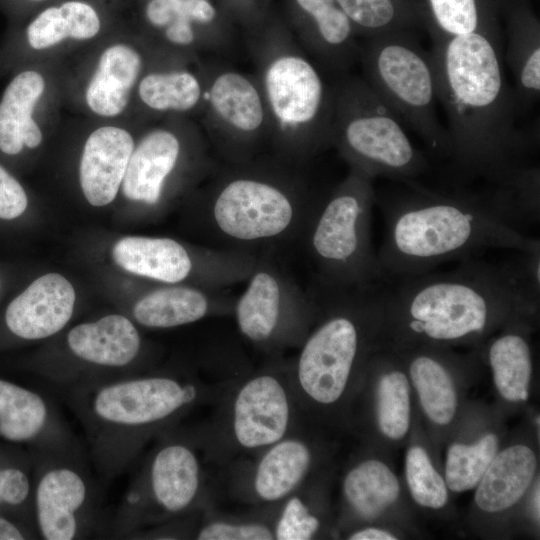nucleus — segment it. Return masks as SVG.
I'll list each match as a JSON object with an SVG mask.
<instances>
[{"mask_svg":"<svg viewBox=\"0 0 540 540\" xmlns=\"http://www.w3.org/2000/svg\"><path fill=\"white\" fill-rule=\"evenodd\" d=\"M430 57L437 99L448 118L453 176L460 183L503 179L525 162L536 140L516 127L501 43L491 32L434 40Z\"/></svg>","mask_w":540,"mask_h":540,"instance_id":"nucleus-1","label":"nucleus"},{"mask_svg":"<svg viewBox=\"0 0 540 540\" xmlns=\"http://www.w3.org/2000/svg\"><path fill=\"white\" fill-rule=\"evenodd\" d=\"M236 379L212 383L192 372H139L59 392L83 429L89 460L106 487L151 440L198 406L223 398Z\"/></svg>","mask_w":540,"mask_h":540,"instance_id":"nucleus-2","label":"nucleus"},{"mask_svg":"<svg viewBox=\"0 0 540 540\" xmlns=\"http://www.w3.org/2000/svg\"><path fill=\"white\" fill-rule=\"evenodd\" d=\"M401 183L392 193H376L385 223L377 256L387 281L479 257L491 249L526 251L540 245L538 237L498 221L476 191L461 186L437 191L414 180Z\"/></svg>","mask_w":540,"mask_h":540,"instance_id":"nucleus-3","label":"nucleus"},{"mask_svg":"<svg viewBox=\"0 0 540 540\" xmlns=\"http://www.w3.org/2000/svg\"><path fill=\"white\" fill-rule=\"evenodd\" d=\"M386 318L414 338L451 342L480 336L493 323L536 313L526 298L514 261L479 257L449 272H425L385 282Z\"/></svg>","mask_w":540,"mask_h":540,"instance_id":"nucleus-4","label":"nucleus"},{"mask_svg":"<svg viewBox=\"0 0 540 540\" xmlns=\"http://www.w3.org/2000/svg\"><path fill=\"white\" fill-rule=\"evenodd\" d=\"M319 191L302 167L274 155L212 172L207 215L222 248L252 252L299 239Z\"/></svg>","mask_w":540,"mask_h":540,"instance_id":"nucleus-5","label":"nucleus"},{"mask_svg":"<svg viewBox=\"0 0 540 540\" xmlns=\"http://www.w3.org/2000/svg\"><path fill=\"white\" fill-rule=\"evenodd\" d=\"M246 44L268 114V148L303 167L332 146L334 83L286 31H259Z\"/></svg>","mask_w":540,"mask_h":540,"instance_id":"nucleus-6","label":"nucleus"},{"mask_svg":"<svg viewBox=\"0 0 540 540\" xmlns=\"http://www.w3.org/2000/svg\"><path fill=\"white\" fill-rule=\"evenodd\" d=\"M317 324L310 327L289 364L297 399L329 406L343 396L365 345L366 332L386 316L383 284L331 288L313 283Z\"/></svg>","mask_w":540,"mask_h":540,"instance_id":"nucleus-7","label":"nucleus"},{"mask_svg":"<svg viewBox=\"0 0 540 540\" xmlns=\"http://www.w3.org/2000/svg\"><path fill=\"white\" fill-rule=\"evenodd\" d=\"M373 181L349 169L340 182L319 191L299 238L313 269L314 284L353 288L387 282L372 244Z\"/></svg>","mask_w":540,"mask_h":540,"instance_id":"nucleus-8","label":"nucleus"},{"mask_svg":"<svg viewBox=\"0 0 540 540\" xmlns=\"http://www.w3.org/2000/svg\"><path fill=\"white\" fill-rule=\"evenodd\" d=\"M155 440L111 520L114 537L132 538L174 522L205 498L209 458L201 433L175 426Z\"/></svg>","mask_w":540,"mask_h":540,"instance_id":"nucleus-9","label":"nucleus"},{"mask_svg":"<svg viewBox=\"0 0 540 540\" xmlns=\"http://www.w3.org/2000/svg\"><path fill=\"white\" fill-rule=\"evenodd\" d=\"M332 146L349 165L371 179L397 182L425 174L430 164L398 116L362 77L343 74L334 83Z\"/></svg>","mask_w":540,"mask_h":540,"instance_id":"nucleus-10","label":"nucleus"},{"mask_svg":"<svg viewBox=\"0 0 540 540\" xmlns=\"http://www.w3.org/2000/svg\"><path fill=\"white\" fill-rule=\"evenodd\" d=\"M358 61L362 78L378 97L433 155L448 160L451 145L436 112L438 99L430 52L394 31L360 43Z\"/></svg>","mask_w":540,"mask_h":540,"instance_id":"nucleus-11","label":"nucleus"},{"mask_svg":"<svg viewBox=\"0 0 540 540\" xmlns=\"http://www.w3.org/2000/svg\"><path fill=\"white\" fill-rule=\"evenodd\" d=\"M33 461L32 508L38 539H84L101 524L105 488L79 443L29 451Z\"/></svg>","mask_w":540,"mask_h":540,"instance_id":"nucleus-12","label":"nucleus"},{"mask_svg":"<svg viewBox=\"0 0 540 540\" xmlns=\"http://www.w3.org/2000/svg\"><path fill=\"white\" fill-rule=\"evenodd\" d=\"M215 432L202 431L207 454L261 452L296 430L297 399L289 365H271L236 379L222 398Z\"/></svg>","mask_w":540,"mask_h":540,"instance_id":"nucleus-13","label":"nucleus"},{"mask_svg":"<svg viewBox=\"0 0 540 540\" xmlns=\"http://www.w3.org/2000/svg\"><path fill=\"white\" fill-rule=\"evenodd\" d=\"M63 356L39 360L31 370L58 391L141 372L143 341L126 316L109 314L77 324L64 339Z\"/></svg>","mask_w":540,"mask_h":540,"instance_id":"nucleus-14","label":"nucleus"},{"mask_svg":"<svg viewBox=\"0 0 540 540\" xmlns=\"http://www.w3.org/2000/svg\"><path fill=\"white\" fill-rule=\"evenodd\" d=\"M242 294L234 301L240 334L263 350L299 346L315 315L314 299L269 256L257 257Z\"/></svg>","mask_w":540,"mask_h":540,"instance_id":"nucleus-15","label":"nucleus"},{"mask_svg":"<svg viewBox=\"0 0 540 540\" xmlns=\"http://www.w3.org/2000/svg\"><path fill=\"white\" fill-rule=\"evenodd\" d=\"M203 80V108L212 151L228 164L262 155L269 142V119L254 74L212 63Z\"/></svg>","mask_w":540,"mask_h":540,"instance_id":"nucleus-16","label":"nucleus"},{"mask_svg":"<svg viewBox=\"0 0 540 540\" xmlns=\"http://www.w3.org/2000/svg\"><path fill=\"white\" fill-rule=\"evenodd\" d=\"M114 262L127 272L166 284L192 276L202 287L223 289L247 280L257 256L253 252L213 247L192 253L166 237L128 236L112 249Z\"/></svg>","mask_w":540,"mask_h":540,"instance_id":"nucleus-17","label":"nucleus"},{"mask_svg":"<svg viewBox=\"0 0 540 540\" xmlns=\"http://www.w3.org/2000/svg\"><path fill=\"white\" fill-rule=\"evenodd\" d=\"M0 441L28 451L63 449L78 443L53 399L3 377Z\"/></svg>","mask_w":540,"mask_h":540,"instance_id":"nucleus-18","label":"nucleus"},{"mask_svg":"<svg viewBox=\"0 0 540 540\" xmlns=\"http://www.w3.org/2000/svg\"><path fill=\"white\" fill-rule=\"evenodd\" d=\"M75 291L58 273L35 279L7 304L0 323V343L32 342L53 337L74 313Z\"/></svg>","mask_w":540,"mask_h":540,"instance_id":"nucleus-19","label":"nucleus"},{"mask_svg":"<svg viewBox=\"0 0 540 540\" xmlns=\"http://www.w3.org/2000/svg\"><path fill=\"white\" fill-rule=\"evenodd\" d=\"M313 452L296 430L258 453L234 490L246 502L277 505L302 487Z\"/></svg>","mask_w":540,"mask_h":540,"instance_id":"nucleus-20","label":"nucleus"},{"mask_svg":"<svg viewBox=\"0 0 540 540\" xmlns=\"http://www.w3.org/2000/svg\"><path fill=\"white\" fill-rule=\"evenodd\" d=\"M307 25L298 42L321 67L338 76L358 61L355 28L336 0H294Z\"/></svg>","mask_w":540,"mask_h":540,"instance_id":"nucleus-21","label":"nucleus"},{"mask_svg":"<svg viewBox=\"0 0 540 540\" xmlns=\"http://www.w3.org/2000/svg\"><path fill=\"white\" fill-rule=\"evenodd\" d=\"M221 290L171 284L141 297L133 306L132 316L141 326L168 329L232 312L234 301Z\"/></svg>","mask_w":540,"mask_h":540,"instance_id":"nucleus-22","label":"nucleus"},{"mask_svg":"<svg viewBox=\"0 0 540 540\" xmlns=\"http://www.w3.org/2000/svg\"><path fill=\"white\" fill-rule=\"evenodd\" d=\"M134 147L130 133L119 127H100L89 135L79 177L82 192L91 205L105 206L114 200Z\"/></svg>","mask_w":540,"mask_h":540,"instance_id":"nucleus-23","label":"nucleus"},{"mask_svg":"<svg viewBox=\"0 0 540 540\" xmlns=\"http://www.w3.org/2000/svg\"><path fill=\"white\" fill-rule=\"evenodd\" d=\"M182 153V140L174 131L155 129L147 133L129 159L122 181L123 194L132 201L158 205Z\"/></svg>","mask_w":540,"mask_h":540,"instance_id":"nucleus-24","label":"nucleus"},{"mask_svg":"<svg viewBox=\"0 0 540 540\" xmlns=\"http://www.w3.org/2000/svg\"><path fill=\"white\" fill-rule=\"evenodd\" d=\"M477 194L486 209L508 228L527 235L540 222V170L523 162L497 182H485ZM530 236V235H527Z\"/></svg>","mask_w":540,"mask_h":540,"instance_id":"nucleus-25","label":"nucleus"},{"mask_svg":"<svg viewBox=\"0 0 540 540\" xmlns=\"http://www.w3.org/2000/svg\"><path fill=\"white\" fill-rule=\"evenodd\" d=\"M142 69V57L132 47L115 44L101 55L86 90V102L96 114L113 117L127 106Z\"/></svg>","mask_w":540,"mask_h":540,"instance_id":"nucleus-26","label":"nucleus"},{"mask_svg":"<svg viewBox=\"0 0 540 540\" xmlns=\"http://www.w3.org/2000/svg\"><path fill=\"white\" fill-rule=\"evenodd\" d=\"M536 471V456L527 446L515 445L496 454L484 472L475 494L486 512L514 505L526 492Z\"/></svg>","mask_w":540,"mask_h":540,"instance_id":"nucleus-27","label":"nucleus"},{"mask_svg":"<svg viewBox=\"0 0 540 540\" xmlns=\"http://www.w3.org/2000/svg\"><path fill=\"white\" fill-rule=\"evenodd\" d=\"M100 27V17L89 3L70 0L39 13L28 25L27 39L32 48L42 50L66 38L91 39Z\"/></svg>","mask_w":540,"mask_h":540,"instance_id":"nucleus-28","label":"nucleus"},{"mask_svg":"<svg viewBox=\"0 0 540 540\" xmlns=\"http://www.w3.org/2000/svg\"><path fill=\"white\" fill-rule=\"evenodd\" d=\"M399 482L392 471L378 460H367L353 467L343 481V493L352 510L363 519L379 516L399 496Z\"/></svg>","mask_w":540,"mask_h":540,"instance_id":"nucleus-29","label":"nucleus"},{"mask_svg":"<svg viewBox=\"0 0 540 540\" xmlns=\"http://www.w3.org/2000/svg\"><path fill=\"white\" fill-rule=\"evenodd\" d=\"M44 89V79L35 71L18 74L7 86L0 102V150L3 153L17 155L23 150V130L34 121L32 113Z\"/></svg>","mask_w":540,"mask_h":540,"instance_id":"nucleus-30","label":"nucleus"},{"mask_svg":"<svg viewBox=\"0 0 540 540\" xmlns=\"http://www.w3.org/2000/svg\"><path fill=\"white\" fill-rule=\"evenodd\" d=\"M141 101L159 112L192 111L204 103V80L185 69L151 72L138 86Z\"/></svg>","mask_w":540,"mask_h":540,"instance_id":"nucleus-31","label":"nucleus"},{"mask_svg":"<svg viewBox=\"0 0 540 540\" xmlns=\"http://www.w3.org/2000/svg\"><path fill=\"white\" fill-rule=\"evenodd\" d=\"M488 360L500 394L509 401L526 400L532 370L527 339L519 332L504 333L490 344Z\"/></svg>","mask_w":540,"mask_h":540,"instance_id":"nucleus-32","label":"nucleus"},{"mask_svg":"<svg viewBox=\"0 0 540 540\" xmlns=\"http://www.w3.org/2000/svg\"><path fill=\"white\" fill-rule=\"evenodd\" d=\"M411 380L426 415L436 424L450 423L456 411V392L444 365L427 353L415 355L409 364Z\"/></svg>","mask_w":540,"mask_h":540,"instance_id":"nucleus-33","label":"nucleus"},{"mask_svg":"<svg viewBox=\"0 0 540 540\" xmlns=\"http://www.w3.org/2000/svg\"><path fill=\"white\" fill-rule=\"evenodd\" d=\"M32 491L33 461L30 452L0 441V512L14 514L35 526Z\"/></svg>","mask_w":540,"mask_h":540,"instance_id":"nucleus-34","label":"nucleus"},{"mask_svg":"<svg viewBox=\"0 0 540 540\" xmlns=\"http://www.w3.org/2000/svg\"><path fill=\"white\" fill-rule=\"evenodd\" d=\"M496 451L497 437L494 434L485 435L473 445H451L445 469L448 488L455 492L473 489L481 480Z\"/></svg>","mask_w":540,"mask_h":540,"instance_id":"nucleus-35","label":"nucleus"},{"mask_svg":"<svg viewBox=\"0 0 540 540\" xmlns=\"http://www.w3.org/2000/svg\"><path fill=\"white\" fill-rule=\"evenodd\" d=\"M409 384L406 375L393 370L384 374L377 388V420L383 434L402 438L410 422Z\"/></svg>","mask_w":540,"mask_h":540,"instance_id":"nucleus-36","label":"nucleus"},{"mask_svg":"<svg viewBox=\"0 0 540 540\" xmlns=\"http://www.w3.org/2000/svg\"><path fill=\"white\" fill-rule=\"evenodd\" d=\"M164 17L166 25L161 30L165 39L175 46L190 47L198 40L194 24H214L217 10L209 0H166Z\"/></svg>","mask_w":540,"mask_h":540,"instance_id":"nucleus-37","label":"nucleus"},{"mask_svg":"<svg viewBox=\"0 0 540 540\" xmlns=\"http://www.w3.org/2000/svg\"><path fill=\"white\" fill-rule=\"evenodd\" d=\"M406 479L413 499L421 506L439 509L447 502V487L426 451L412 447L406 456Z\"/></svg>","mask_w":540,"mask_h":540,"instance_id":"nucleus-38","label":"nucleus"},{"mask_svg":"<svg viewBox=\"0 0 540 540\" xmlns=\"http://www.w3.org/2000/svg\"><path fill=\"white\" fill-rule=\"evenodd\" d=\"M428 3L436 24L434 40L490 32L482 26L477 0H428Z\"/></svg>","mask_w":540,"mask_h":540,"instance_id":"nucleus-39","label":"nucleus"},{"mask_svg":"<svg viewBox=\"0 0 540 540\" xmlns=\"http://www.w3.org/2000/svg\"><path fill=\"white\" fill-rule=\"evenodd\" d=\"M354 28L368 38L394 32L399 20L394 0H336Z\"/></svg>","mask_w":540,"mask_h":540,"instance_id":"nucleus-40","label":"nucleus"},{"mask_svg":"<svg viewBox=\"0 0 540 540\" xmlns=\"http://www.w3.org/2000/svg\"><path fill=\"white\" fill-rule=\"evenodd\" d=\"M319 528V518L298 490L281 502L273 520L274 539L278 540H309Z\"/></svg>","mask_w":540,"mask_h":540,"instance_id":"nucleus-41","label":"nucleus"},{"mask_svg":"<svg viewBox=\"0 0 540 540\" xmlns=\"http://www.w3.org/2000/svg\"><path fill=\"white\" fill-rule=\"evenodd\" d=\"M198 540H272L273 522L216 518L202 523L194 534Z\"/></svg>","mask_w":540,"mask_h":540,"instance_id":"nucleus-42","label":"nucleus"},{"mask_svg":"<svg viewBox=\"0 0 540 540\" xmlns=\"http://www.w3.org/2000/svg\"><path fill=\"white\" fill-rule=\"evenodd\" d=\"M28 207V197L22 185L0 165V220L20 218Z\"/></svg>","mask_w":540,"mask_h":540,"instance_id":"nucleus-43","label":"nucleus"},{"mask_svg":"<svg viewBox=\"0 0 540 540\" xmlns=\"http://www.w3.org/2000/svg\"><path fill=\"white\" fill-rule=\"evenodd\" d=\"M514 260L522 290L528 301L538 307L540 297V245L526 251Z\"/></svg>","mask_w":540,"mask_h":540,"instance_id":"nucleus-44","label":"nucleus"},{"mask_svg":"<svg viewBox=\"0 0 540 540\" xmlns=\"http://www.w3.org/2000/svg\"><path fill=\"white\" fill-rule=\"evenodd\" d=\"M38 539L35 526L14 514L0 512V540Z\"/></svg>","mask_w":540,"mask_h":540,"instance_id":"nucleus-45","label":"nucleus"},{"mask_svg":"<svg viewBox=\"0 0 540 540\" xmlns=\"http://www.w3.org/2000/svg\"><path fill=\"white\" fill-rule=\"evenodd\" d=\"M351 540H395L391 533L378 528H365L349 536Z\"/></svg>","mask_w":540,"mask_h":540,"instance_id":"nucleus-46","label":"nucleus"},{"mask_svg":"<svg viewBox=\"0 0 540 540\" xmlns=\"http://www.w3.org/2000/svg\"><path fill=\"white\" fill-rule=\"evenodd\" d=\"M536 488L537 489L535 490V494H534V498H533V505H534V512H535V514L537 516V519H539V514H540V512H539V507H540V505H539V498H540L539 497V485H537Z\"/></svg>","mask_w":540,"mask_h":540,"instance_id":"nucleus-47","label":"nucleus"},{"mask_svg":"<svg viewBox=\"0 0 540 540\" xmlns=\"http://www.w3.org/2000/svg\"><path fill=\"white\" fill-rule=\"evenodd\" d=\"M2 287H3V281H2V277L0 275V292H1Z\"/></svg>","mask_w":540,"mask_h":540,"instance_id":"nucleus-48","label":"nucleus"},{"mask_svg":"<svg viewBox=\"0 0 540 540\" xmlns=\"http://www.w3.org/2000/svg\"><path fill=\"white\" fill-rule=\"evenodd\" d=\"M33 1H40V0H33Z\"/></svg>","mask_w":540,"mask_h":540,"instance_id":"nucleus-49","label":"nucleus"}]
</instances>
